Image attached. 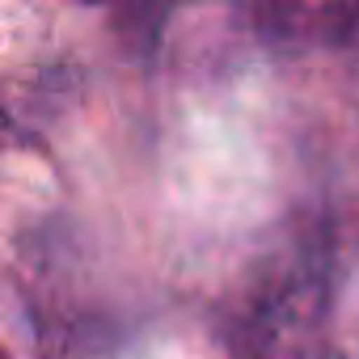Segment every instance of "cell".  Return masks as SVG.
<instances>
[{"mask_svg":"<svg viewBox=\"0 0 359 359\" xmlns=\"http://www.w3.org/2000/svg\"><path fill=\"white\" fill-rule=\"evenodd\" d=\"M0 127H9V114H5V110H0Z\"/></svg>","mask_w":359,"mask_h":359,"instance_id":"obj_1","label":"cell"}]
</instances>
